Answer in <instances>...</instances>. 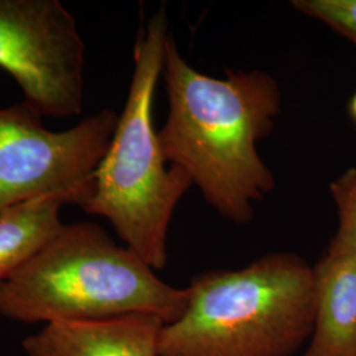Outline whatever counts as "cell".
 <instances>
[{
	"mask_svg": "<svg viewBox=\"0 0 356 356\" xmlns=\"http://www.w3.org/2000/svg\"><path fill=\"white\" fill-rule=\"evenodd\" d=\"M163 76L169 111L159 140L166 161L184 170L223 218L250 222L254 202L276 185L257 143L280 113L277 81L263 70H227L226 78L200 73L181 56L172 33Z\"/></svg>",
	"mask_w": 356,
	"mask_h": 356,
	"instance_id": "6da1fadb",
	"label": "cell"
},
{
	"mask_svg": "<svg viewBox=\"0 0 356 356\" xmlns=\"http://www.w3.org/2000/svg\"><path fill=\"white\" fill-rule=\"evenodd\" d=\"M188 288L160 280L147 261L99 225H63L10 279L0 282V316L45 325L152 314L165 325L186 310Z\"/></svg>",
	"mask_w": 356,
	"mask_h": 356,
	"instance_id": "7a4b0ae2",
	"label": "cell"
},
{
	"mask_svg": "<svg viewBox=\"0 0 356 356\" xmlns=\"http://www.w3.org/2000/svg\"><path fill=\"white\" fill-rule=\"evenodd\" d=\"M188 292L184 314L161 330L159 356H293L312 337L314 267L298 254L204 272Z\"/></svg>",
	"mask_w": 356,
	"mask_h": 356,
	"instance_id": "3957f363",
	"label": "cell"
},
{
	"mask_svg": "<svg viewBox=\"0 0 356 356\" xmlns=\"http://www.w3.org/2000/svg\"><path fill=\"white\" fill-rule=\"evenodd\" d=\"M169 33L164 7L139 29L127 101L82 207L106 218L126 247L154 270L165 267L172 216L193 186L184 170L166 161L153 126V98Z\"/></svg>",
	"mask_w": 356,
	"mask_h": 356,
	"instance_id": "277c9868",
	"label": "cell"
},
{
	"mask_svg": "<svg viewBox=\"0 0 356 356\" xmlns=\"http://www.w3.org/2000/svg\"><path fill=\"white\" fill-rule=\"evenodd\" d=\"M118 120L119 115L106 108L74 127L49 131L26 103L0 108V211L53 194L82 209Z\"/></svg>",
	"mask_w": 356,
	"mask_h": 356,
	"instance_id": "5b68a950",
	"label": "cell"
},
{
	"mask_svg": "<svg viewBox=\"0 0 356 356\" xmlns=\"http://www.w3.org/2000/svg\"><path fill=\"white\" fill-rule=\"evenodd\" d=\"M86 47L58 0H0V67L41 116L74 118L85 99Z\"/></svg>",
	"mask_w": 356,
	"mask_h": 356,
	"instance_id": "8992f818",
	"label": "cell"
},
{
	"mask_svg": "<svg viewBox=\"0 0 356 356\" xmlns=\"http://www.w3.org/2000/svg\"><path fill=\"white\" fill-rule=\"evenodd\" d=\"M164 322L134 313L111 318L54 322L28 337V356H159Z\"/></svg>",
	"mask_w": 356,
	"mask_h": 356,
	"instance_id": "52a82bcc",
	"label": "cell"
},
{
	"mask_svg": "<svg viewBox=\"0 0 356 356\" xmlns=\"http://www.w3.org/2000/svg\"><path fill=\"white\" fill-rule=\"evenodd\" d=\"M314 279V327L302 356H356V251L326 252Z\"/></svg>",
	"mask_w": 356,
	"mask_h": 356,
	"instance_id": "ba28073f",
	"label": "cell"
},
{
	"mask_svg": "<svg viewBox=\"0 0 356 356\" xmlns=\"http://www.w3.org/2000/svg\"><path fill=\"white\" fill-rule=\"evenodd\" d=\"M73 204L61 194L42 195L0 211V282L38 252L63 227L61 210Z\"/></svg>",
	"mask_w": 356,
	"mask_h": 356,
	"instance_id": "9c48e42d",
	"label": "cell"
},
{
	"mask_svg": "<svg viewBox=\"0 0 356 356\" xmlns=\"http://www.w3.org/2000/svg\"><path fill=\"white\" fill-rule=\"evenodd\" d=\"M330 191L338 207L339 225L327 252L356 251V168L331 182Z\"/></svg>",
	"mask_w": 356,
	"mask_h": 356,
	"instance_id": "30bf717a",
	"label": "cell"
},
{
	"mask_svg": "<svg viewBox=\"0 0 356 356\" xmlns=\"http://www.w3.org/2000/svg\"><path fill=\"white\" fill-rule=\"evenodd\" d=\"M298 13L330 26L356 47V0H294Z\"/></svg>",
	"mask_w": 356,
	"mask_h": 356,
	"instance_id": "8fae6325",
	"label": "cell"
},
{
	"mask_svg": "<svg viewBox=\"0 0 356 356\" xmlns=\"http://www.w3.org/2000/svg\"><path fill=\"white\" fill-rule=\"evenodd\" d=\"M350 114L356 120V94L353 97V99L350 102Z\"/></svg>",
	"mask_w": 356,
	"mask_h": 356,
	"instance_id": "7c38bea8",
	"label": "cell"
}]
</instances>
